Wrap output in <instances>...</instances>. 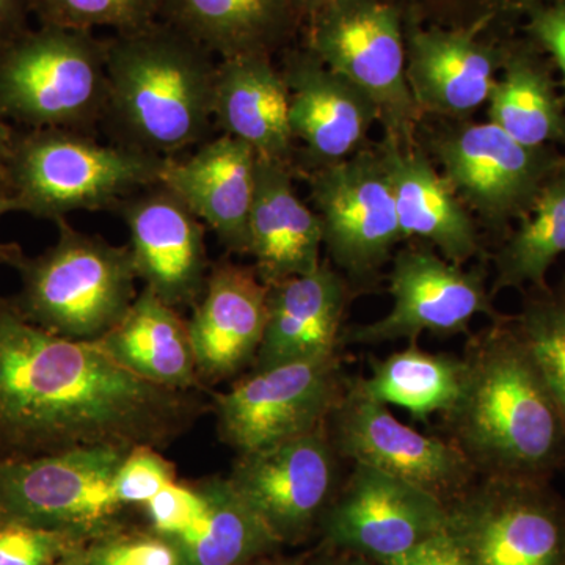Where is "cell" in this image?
Wrapping results in <instances>:
<instances>
[{
	"instance_id": "6da1fadb",
	"label": "cell",
	"mask_w": 565,
	"mask_h": 565,
	"mask_svg": "<svg viewBox=\"0 0 565 565\" xmlns=\"http://www.w3.org/2000/svg\"><path fill=\"white\" fill-rule=\"evenodd\" d=\"M195 392L151 384L96 341L40 329L0 299V460L166 448L207 411Z\"/></svg>"
},
{
	"instance_id": "7a4b0ae2",
	"label": "cell",
	"mask_w": 565,
	"mask_h": 565,
	"mask_svg": "<svg viewBox=\"0 0 565 565\" xmlns=\"http://www.w3.org/2000/svg\"><path fill=\"white\" fill-rule=\"evenodd\" d=\"M462 388L444 414L446 440L478 478L550 481L565 465V422L512 326L492 321L468 340Z\"/></svg>"
},
{
	"instance_id": "3957f363",
	"label": "cell",
	"mask_w": 565,
	"mask_h": 565,
	"mask_svg": "<svg viewBox=\"0 0 565 565\" xmlns=\"http://www.w3.org/2000/svg\"><path fill=\"white\" fill-rule=\"evenodd\" d=\"M104 120L118 143L174 159L202 145L214 121L217 62L167 22L106 40Z\"/></svg>"
},
{
	"instance_id": "277c9868",
	"label": "cell",
	"mask_w": 565,
	"mask_h": 565,
	"mask_svg": "<svg viewBox=\"0 0 565 565\" xmlns=\"http://www.w3.org/2000/svg\"><path fill=\"white\" fill-rule=\"evenodd\" d=\"M57 243L39 256L0 244V263L20 275L11 305L33 326L76 341H98L136 300V267L129 247L88 236L61 218Z\"/></svg>"
},
{
	"instance_id": "5b68a950",
	"label": "cell",
	"mask_w": 565,
	"mask_h": 565,
	"mask_svg": "<svg viewBox=\"0 0 565 565\" xmlns=\"http://www.w3.org/2000/svg\"><path fill=\"white\" fill-rule=\"evenodd\" d=\"M170 159L103 145L70 129H28L14 137L9 191L22 212L57 222L74 211L117 210L161 184Z\"/></svg>"
},
{
	"instance_id": "8992f818",
	"label": "cell",
	"mask_w": 565,
	"mask_h": 565,
	"mask_svg": "<svg viewBox=\"0 0 565 565\" xmlns=\"http://www.w3.org/2000/svg\"><path fill=\"white\" fill-rule=\"evenodd\" d=\"M106 40L40 24L0 43V110L28 129L87 132L104 120Z\"/></svg>"
},
{
	"instance_id": "52a82bcc",
	"label": "cell",
	"mask_w": 565,
	"mask_h": 565,
	"mask_svg": "<svg viewBox=\"0 0 565 565\" xmlns=\"http://www.w3.org/2000/svg\"><path fill=\"white\" fill-rule=\"evenodd\" d=\"M433 120L429 128L419 125L418 143L476 222L492 233L511 232L525 217L565 158L555 147H526L490 121Z\"/></svg>"
},
{
	"instance_id": "ba28073f",
	"label": "cell",
	"mask_w": 565,
	"mask_h": 565,
	"mask_svg": "<svg viewBox=\"0 0 565 565\" xmlns=\"http://www.w3.org/2000/svg\"><path fill=\"white\" fill-rule=\"evenodd\" d=\"M305 47L366 93L384 136L418 143L422 111L408 87L404 20L388 0H333L307 18Z\"/></svg>"
},
{
	"instance_id": "9c48e42d",
	"label": "cell",
	"mask_w": 565,
	"mask_h": 565,
	"mask_svg": "<svg viewBox=\"0 0 565 565\" xmlns=\"http://www.w3.org/2000/svg\"><path fill=\"white\" fill-rule=\"evenodd\" d=\"M446 509L468 565H565V501L550 481L478 478Z\"/></svg>"
},
{
	"instance_id": "30bf717a",
	"label": "cell",
	"mask_w": 565,
	"mask_h": 565,
	"mask_svg": "<svg viewBox=\"0 0 565 565\" xmlns=\"http://www.w3.org/2000/svg\"><path fill=\"white\" fill-rule=\"evenodd\" d=\"M303 174L332 266L351 286L373 281L404 241L381 148L367 145L345 161Z\"/></svg>"
},
{
	"instance_id": "8fae6325",
	"label": "cell",
	"mask_w": 565,
	"mask_h": 565,
	"mask_svg": "<svg viewBox=\"0 0 565 565\" xmlns=\"http://www.w3.org/2000/svg\"><path fill=\"white\" fill-rule=\"evenodd\" d=\"M128 449L92 448L0 460V522L63 531L88 539L110 534L122 505L115 478Z\"/></svg>"
},
{
	"instance_id": "7c38bea8",
	"label": "cell",
	"mask_w": 565,
	"mask_h": 565,
	"mask_svg": "<svg viewBox=\"0 0 565 565\" xmlns=\"http://www.w3.org/2000/svg\"><path fill=\"white\" fill-rule=\"evenodd\" d=\"M340 353L252 371L214 396L218 434L237 455L321 429L345 392Z\"/></svg>"
},
{
	"instance_id": "4fadbf2b",
	"label": "cell",
	"mask_w": 565,
	"mask_h": 565,
	"mask_svg": "<svg viewBox=\"0 0 565 565\" xmlns=\"http://www.w3.org/2000/svg\"><path fill=\"white\" fill-rule=\"evenodd\" d=\"M388 292L393 307L377 321L351 327L344 343L375 345L418 340L422 333H467L476 316L503 318L493 307L486 273L449 263L433 247L414 243L394 253Z\"/></svg>"
},
{
	"instance_id": "5bb4252c",
	"label": "cell",
	"mask_w": 565,
	"mask_h": 565,
	"mask_svg": "<svg viewBox=\"0 0 565 565\" xmlns=\"http://www.w3.org/2000/svg\"><path fill=\"white\" fill-rule=\"evenodd\" d=\"M327 430L341 459L414 482L445 504L478 479L456 445L401 423L388 405L371 399L351 379Z\"/></svg>"
},
{
	"instance_id": "9a60e30c",
	"label": "cell",
	"mask_w": 565,
	"mask_h": 565,
	"mask_svg": "<svg viewBox=\"0 0 565 565\" xmlns=\"http://www.w3.org/2000/svg\"><path fill=\"white\" fill-rule=\"evenodd\" d=\"M448 509L414 482L353 463L327 505L321 527L327 544L381 564L446 531Z\"/></svg>"
},
{
	"instance_id": "2e32d148",
	"label": "cell",
	"mask_w": 565,
	"mask_h": 565,
	"mask_svg": "<svg viewBox=\"0 0 565 565\" xmlns=\"http://www.w3.org/2000/svg\"><path fill=\"white\" fill-rule=\"evenodd\" d=\"M337 449L326 426L237 457L230 484L280 544L302 541L337 493Z\"/></svg>"
},
{
	"instance_id": "e0dca14e",
	"label": "cell",
	"mask_w": 565,
	"mask_h": 565,
	"mask_svg": "<svg viewBox=\"0 0 565 565\" xmlns=\"http://www.w3.org/2000/svg\"><path fill=\"white\" fill-rule=\"evenodd\" d=\"M129 230L137 278L163 303L193 307L206 285L204 223L180 196L156 184L117 207Z\"/></svg>"
},
{
	"instance_id": "ac0fdd59",
	"label": "cell",
	"mask_w": 565,
	"mask_h": 565,
	"mask_svg": "<svg viewBox=\"0 0 565 565\" xmlns=\"http://www.w3.org/2000/svg\"><path fill=\"white\" fill-rule=\"evenodd\" d=\"M408 87L423 118L467 120L489 103L504 40L404 21Z\"/></svg>"
},
{
	"instance_id": "d6986e66",
	"label": "cell",
	"mask_w": 565,
	"mask_h": 565,
	"mask_svg": "<svg viewBox=\"0 0 565 565\" xmlns=\"http://www.w3.org/2000/svg\"><path fill=\"white\" fill-rule=\"evenodd\" d=\"M280 71L288 88L294 141L303 145V172L345 161L370 145L379 114L366 93L327 68L305 46L286 52Z\"/></svg>"
},
{
	"instance_id": "ffe728a7",
	"label": "cell",
	"mask_w": 565,
	"mask_h": 565,
	"mask_svg": "<svg viewBox=\"0 0 565 565\" xmlns=\"http://www.w3.org/2000/svg\"><path fill=\"white\" fill-rule=\"evenodd\" d=\"M266 319L267 286L255 269L215 264L188 321L200 382L228 381L253 364Z\"/></svg>"
},
{
	"instance_id": "44dd1931",
	"label": "cell",
	"mask_w": 565,
	"mask_h": 565,
	"mask_svg": "<svg viewBox=\"0 0 565 565\" xmlns=\"http://www.w3.org/2000/svg\"><path fill=\"white\" fill-rule=\"evenodd\" d=\"M377 145L392 182L404 241L418 239L457 266L482 258L478 222L422 145H403L388 136Z\"/></svg>"
},
{
	"instance_id": "7402d4cb",
	"label": "cell",
	"mask_w": 565,
	"mask_h": 565,
	"mask_svg": "<svg viewBox=\"0 0 565 565\" xmlns=\"http://www.w3.org/2000/svg\"><path fill=\"white\" fill-rule=\"evenodd\" d=\"M352 286L337 267L267 286V319L253 371L337 355Z\"/></svg>"
},
{
	"instance_id": "603a6c76",
	"label": "cell",
	"mask_w": 565,
	"mask_h": 565,
	"mask_svg": "<svg viewBox=\"0 0 565 565\" xmlns=\"http://www.w3.org/2000/svg\"><path fill=\"white\" fill-rule=\"evenodd\" d=\"M258 154L244 141L222 134L189 158L170 159L161 184L217 234L230 252H250V214Z\"/></svg>"
},
{
	"instance_id": "cb8c5ba5",
	"label": "cell",
	"mask_w": 565,
	"mask_h": 565,
	"mask_svg": "<svg viewBox=\"0 0 565 565\" xmlns=\"http://www.w3.org/2000/svg\"><path fill=\"white\" fill-rule=\"evenodd\" d=\"M322 247L321 222L297 193L292 166L258 158L248 255L259 280L270 286L315 273Z\"/></svg>"
},
{
	"instance_id": "d4e9b609",
	"label": "cell",
	"mask_w": 565,
	"mask_h": 565,
	"mask_svg": "<svg viewBox=\"0 0 565 565\" xmlns=\"http://www.w3.org/2000/svg\"><path fill=\"white\" fill-rule=\"evenodd\" d=\"M214 122L259 159L294 166L288 88L270 55H241L217 63Z\"/></svg>"
},
{
	"instance_id": "484cf974",
	"label": "cell",
	"mask_w": 565,
	"mask_h": 565,
	"mask_svg": "<svg viewBox=\"0 0 565 565\" xmlns=\"http://www.w3.org/2000/svg\"><path fill=\"white\" fill-rule=\"evenodd\" d=\"M159 17L221 61L273 57L305 21L296 0H161Z\"/></svg>"
},
{
	"instance_id": "4316f807",
	"label": "cell",
	"mask_w": 565,
	"mask_h": 565,
	"mask_svg": "<svg viewBox=\"0 0 565 565\" xmlns=\"http://www.w3.org/2000/svg\"><path fill=\"white\" fill-rule=\"evenodd\" d=\"M500 74L487 103L489 121L526 147L565 150V104L552 61L526 36H508Z\"/></svg>"
},
{
	"instance_id": "83f0119b",
	"label": "cell",
	"mask_w": 565,
	"mask_h": 565,
	"mask_svg": "<svg viewBox=\"0 0 565 565\" xmlns=\"http://www.w3.org/2000/svg\"><path fill=\"white\" fill-rule=\"evenodd\" d=\"M96 343L115 362L151 384L181 392L202 386L188 321L150 289L137 294L121 321Z\"/></svg>"
},
{
	"instance_id": "f1b7e54d",
	"label": "cell",
	"mask_w": 565,
	"mask_h": 565,
	"mask_svg": "<svg viewBox=\"0 0 565 565\" xmlns=\"http://www.w3.org/2000/svg\"><path fill=\"white\" fill-rule=\"evenodd\" d=\"M199 489L206 498L202 519L184 534L169 539L181 565H245L280 545L228 478L207 479Z\"/></svg>"
},
{
	"instance_id": "f546056e",
	"label": "cell",
	"mask_w": 565,
	"mask_h": 565,
	"mask_svg": "<svg viewBox=\"0 0 565 565\" xmlns=\"http://www.w3.org/2000/svg\"><path fill=\"white\" fill-rule=\"evenodd\" d=\"M463 375V359L424 351L412 341L403 351L373 360L370 377L355 382L371 399L405 408L423 422L455 405Z\"/></svg>"
},
{
	"instance_id": "4dcf8cb0",
	"label": "cell",
	"mask_w": 565,
	"mask_h": 565,
	"mask_svg": "<svg viewBox=\"0 0 565 565\" xmlns=\"http://www.w3.org/2000/svg\"><path fill=\"white\" fill-rule=\"evenodd\" d=\"M565 255V158L546 180L519 226L494 255L492 294L546 288V275Z\"/></svg>"
},
{
	"instance_id": "1f68e13d",
	"label": "cell",
	"mask_w": 565,
	"mask_h": 565,
	"mask_svg": "<svg viewBox=\"0 0 565 565\" xmlns=\"http://www.w3.org/2000/svg\"><path fill=\"white\" fill-rule=\"evenodd\" d=\"M403 20L422 25L463 29L503 40L522 29L535 10L559 0H388Z\"/></svg>"
},
{
	"instance_id": "d6a6232c",
	"label": "cell",
	"mask_w": 565,
	"mask_h": 565,
	"mask_svg": "<svg viewBox=\"0 0 565 565\" xmlns=\"http://www.w3.org/2000/svg\"><path fill=\"white\" fill-rule=\"evenodd\" d=\"M512 326L533 356L565 422V299L548 286L527 289Z\"/></svg>"
},
{
	"instance_id": "836d02e7",
	"label": "cell",
	"mask_w": 565,
	"mask_h": 565,
	"mask_svg": "<svg viewBox=\"0 0 565 565\" xmlns=\"http://www.w3.org/2000/svg\"><path fill=\"white\" fill-rule=\"evenodd\" d=\"M33 13L44 25L128 33L158 21L161 0H35Z\"/></svg>"
},
{
	"instance_id": "e575fe53",
	"label": "cell",
	"mask_w": 565,
	"mask_h": 565,
	"mask_svg": "<svg viewBox=\"0 0 565 565\" xmlns=\"http://www.w3.org/2000/svg\"><path fill=\"white\" fill-rule=\"evenodd\" d=\"M85 542L63 531L0 522V565H54Z\"/></svg>"
},
{
	"instance_id": "d590c367",
	"label": "cell",
	"mask_w": 565,
	"mask_h": 565,
	"mask_svg": "<svg viewBox=\"0 0 565 565\" xmlns=\"http://www.w3.org/2000/svg\"><path fill=\"white\" fill-rule=\"evenodd\" d=\"M152 446H137L126 455L115 478L118 503L147 504L163 487L177 481L174 463Z\"/></svg>"
},
{
	"instance_id": "8d00e7d4",
	"label": "cell",
	"mask_w": 565,
	"mask_h": 565,
	"mask_svg": "<svg viewBox=\"0 0 565 565\" xmlns=\"http://www.w3.org/2000/svg\"><path fill=\"white\" fill-rule=\"evenodd\" d=\"M148 516L156 533L174 539L191 530L206 509V498L199 486L172 484L163 487L147 504Z\"/></svg>"
},
{
	"instance_id": "74e56055",
	"label": "cell",
	"mask_w": 565,
	"mask_h": 565,
	"mask_svg": "<svg viewBox=\"0 0 565 565\" xmlns=\"http://www.w3.org/2000/svg\"><path fill=\"white\" fill-rule=\"evenodd\" d=\"M522 31L559 71L565 104V0L535 10L523 22Z\"/></svg>"
},
{
	"instance_id": "f35d334b",
	"label": "cell",
	"mask_w": 565,
	"mask_h": 565,
	"mask_svg": "<svg viewBox=\"0 0 565 565\" xmlns=\"http://www.w3.org/2000/svg\"><path fill=\"white\" fill-rule=\"evenodd\" d=\"M117 565H181L177 546L166 537H111L107 534Z\"/></svg>"
},
{
	"instance_id": "ab89813d",
	"label": "cell",
	"mask_w": 565,
	"mask_h": 565,
	"mask_svg": "<svg viewBox=\"0 0 565 565\" xmlns=\"http://www.w3.org/2000/svg\"><path fill=\"white\" fill-rule=\"evenodd\" d=\"M379 565H468L455 541L444 533L427 539L423 544L408 550L403 555L394 556Z\"/></svg>"
},
{
	"instance_id": "60d3db41",
	"label": "cell",
	"mask_w": 565,
	"mask_h": 565,
	"mask_svg": "<svg viewBox=\"0 0 565 565\" xmlns=\"http://www.w3.org/2000/svg\"><path fill=\"white\" fill-rule=\"evenodd\" d=\"M35 0H0V43L28 29Z\"/></svg>"
},
{
	"instance_id": "b9f144b4",
	"label": "cell",
	"mask_w": 565,
	"mask_h": 565,
	"mask_svg": "<svg viewBox=\"0 0 565 565\" xmlns=\"http://www.w3.org/2000/svg\"><path fill=\"white\" fill-rule=\"evenodd\" d=\"M14 131L13 126L10 121L3 117L2 110H0V189L2 191H9V163L11 158V151H13Z\"/></svg>"
},
{
	"instance_id": "7bdbcfd3",
	"label": "cell",
	"mask_w": 565,
	"mask_h": 565,
	"mask_svg": "<svg viewBox=\"0 0 565 565\" xmlns=\"http://www.w3.org/2000/svg\"><path fill=\"white\" fill-rule=\"evenodd\" d=\"M96 541H98L96 544L87 548L88 565H117V561L111 555L107 534L96 539Z\"/></svg>"
},
{
	"instance_id": "ee69618b",
	"label": "cell",
	"mask_w": 565,
	"mask_h": 565,
	"mask_svg": "<svg viewBox=\"0 0 565 565\" xmlns=\"http://www.w3.org/2000/svg\"><path fill=\"white\" fill-rule=\"evenodd\" d=\"M341 555L329 557V559L322 561L318 565H370L367 564L366 557L353 555V553L341 552Z\"/></svg>"
},
{
	"instance_id": "f6af8a7d",
	"label": "cell",
	"mask_w": 565,
	"mask_h": 565,
	"mask_svg": "<svg viewBox=\"0 0 565 565\" xmlns=\"http://www.w3.org/2000/svg\"><path fill=\"white\" fill-rule=\"evenodd\" d=\"M87 548L88 546H85V544L76 546V548L66 553V555L54 565H88Z\"/></svg>"
},
{
	"instance_id": "bcb514c9",
	"label": "cell",
	"mask_w": 565,
	"mask_h": 565,
	"mask_svg": "<svg viewBox=\"0 0 565 565\" xmlns=\"http://www.w3.org/2000/svg\"><path fill=\"white\" fill-rule=\"evenodd\" d=\"M10 212H22L21 204L10 192L0 189V217Z\"/></svg>"
},
{
	"instance_id": "7dc6e473",
	"label": "cell",
	"mask_w": 565,
	"mask_h": 565,
	"mask_svg": "<svg viewBox=\"0 0 565 565\" xmlns=\"http://www.w3.org/2000/svg\"><path fill=\"white\" fill-rule=\"evenodd\" d=\"M330 2H333V0H296L297 7L302 11L305 21H307L308 17H311V14L321 10L322 7H326L327 3Z\"/></svg>"
},
{
	"instance_id": "c3c4849f",
	"label": "cell",
	"mask_w": 565,
	"mask_h": 565,
	"mask_svg": "<svg viewBox=\"0 0 565 565\" xmlns=\"http://www.w3.org/2000/svg\"><path fill=\"white\" fill-rule=\"evenodd\" d=\"M556 291L559 292L561 296H563L565 299V278H564L563 285H561V288L556 289Z\"/></svg>"
},
{
	"instance_id": "681fc988",
	"label": "cell",
	"mask_w": 565,
	"mask_h": 565,
	"mask_svg": "<svg viewBox=\"0 0 565 565\" xmlns=\"http://www.w3.org/2000/svg\"><path fill=\"white\" fill-rule=\"evenodd\" d=\"M255 561H252V563H248L245 565H281V564H274V563H255Z\"/></svg>"
}]
</instances>
